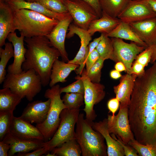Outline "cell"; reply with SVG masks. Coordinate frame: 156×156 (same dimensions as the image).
Masks as SVG:
<instances>
[{
	"label": "cell",
	"instance_id": "38",
	"mask_svg": "<svg viewBox=\"0 0 156 156\" xmlns=\"http://www.w3.org/2000/svg\"><path fill=\"white\" fill-rule=\"evenodd\" d=\"M153 46L148 47L136 57L135 61L144 67L150 62L153 51Z\"/></svg>",
	"mask_w": 156,
	"mask_h": 156
},
{
	"label": "cell",
	"instance_id": "4",
	"mask_svg": "<svg viewBox=\"0 0 156 156\" xmlns=\"http://www.w3.org/2000/svg\"><path fill=\"white\" fill-rule=\"evenodd\" d=\"M93 121L79 114L76 124V139L81 148L83 156H106L107 146L104 138L92 127Z\"/></svg>",
	"mask_w": 156,
	"mask_h": 156
},
{
	"label": "cell",
	"instance_id": "25",
	"mask_svg": "<svg viewBox=\"0 0 156 156\" xmlns=\"http://www.w3.org/2000/svg\"><path fill=\"white\" fill-rule=\"evenodd\" d=\"M101 16L90 23L87 31L92 36L96 32L108 34L118 25L121 21L102 12Z\"/></svg>",
	"mask_w": 156,
	"mask_h": 156
},
{
	"label": "cell",
	"instance_id": "32",
	"mask_svg": "<svg viewBox=\"0 0 156 156\" xmlns=\"http://www.w3.org/2000/svg\"><path fill=\"white\" fill-rule=\"evenodd\" d=\"M12 111L0 110V140H3L5 136L10 133L13 117Z\"/></svg>",
	"mask_w": 156,
	"mask_h": 156
},
{
	"label": "cell",
	"instance_id": "18",
	"mask_svg": "<svg viewBox=\"0 0 156 156\" xmlns=\"http://www.w3.org/2000/svg\"><path fill=\"white\" fill-rule=\"evenodd\" d=\"M3 141L10 146L9 156H14L16 153H28L43 147L46 144V142L43 141L19 138L10 132L5 136Z\"/></svg>",
	"mask_w": 156,
	"mask_h": 156
},
{
	"label": "cell",
	"instance_id": "10",
	"mask_svg": "<svg viewBox=\"0 0 156 156\" xmlns=\"http://www.w3.org/2000/svg\"><path fill=\"white\" fill-rule=\"evenodd\" d=\"M111 38L114 47V61L122 62L126 67L127 73L130 74L134 60L146 48L133 41L128 43L120 38Z\"/></svg>",
	"mask_w": 156,
	"mask_h": 156
},
{
	"label": "cell",
	"instance_id": "36",
	"mask_svg": "<svg viewBox=\"0 0 156 156\" xmlns=\"http://www.w3.org/2000/svg\"><path fill=\"white\" fill-rule=\"evenodd\" d=\"M104 61L100 57L88 71L86 72L88 77L91 81L100 83L101 80V69L103 67Z\"/></svg>",
	"mask_w": 156,
	"mask_h": 156
},
{
	"label": "cell",
	"instance_id": "5",
	"mask_svg": "<svg viewBox=\"0 0 156 156\" xmlns=\"http://www.w3.org/2000/svg\"><path fill=\"white\" fill-rule=\"evenodd\" d=\"M42 86L40 77L33 69L23 70L18 74L8 73L3 82V88H8L23 99L29 101L41 91Z\"/></svg>",
	"mask_w": 156,
	"mask_h": 156
},
{
	"label": "cell",
	"instance_id": "6",
	"mask_svg": "<svg viewBox=\"0 0 156 156\" xmlns=\"http://www.w3.org/2000/svg\"><path fill=\"white\" fill-rule=\"evenodd\" d=\"M60 86L58 84L47 89L44 97L51 99V104L47 118L42 123L36 127L43 135L45 142L48 141L57 131L60 122V114L67 108L61 98Z\"/></svg>",
	"mask_w": 156,
	"mask_h": 156
},
{
	"label": "cell",
	"instance_id": "3",
	"mask_svg": "<svg viewBox=\"0 0 156 156\" xmlns=\"http://www.w3.org/2000/svg\"><path fill=\"white\" fill-rule=\"evenodd\" d=\"M13 10L14 29L18 30L25 38L47 36L59 21L27 9Z\"/></svg>",
	"mask_w": 156,
	"mask_h": 156
},
{
	"label": "cell",
	"instance_id": "28",
	"mask_svg": "<svg viewBox=\"0 0 156 156\" xmlns=\"http://www.w3.org/2000/svg\"><path fill=\"white\" fill-rule=\"evenodd\" d=\"M22 98L8 88L0 90V110L13 112Z\"/></svg>",
	"mask_w": 156,
	"mask_h": 156
},
{
	"label": "cell",
	"instance_id": "50",
	"mask_svg": "<svg viewBox=\"0 0 156 156\" xmlns=\"http://www.w3.org/2000/svg\"><path fill=\"white\" fill-rule=\"evenodd\" d=\"M156 61V44L153 46V51L150 63L153 64Z\"/></svg>",
	"mask_w": 156,
	"mask_h": 156
},
{
	"label": "cell",
	"instance_id": "15",
	"mask_svg": "<svg viewBox=\"0 0 156 156\" xmlns=\"http://www.w3.org/2000/svg\"><path fill=\"white\" fill-rule=\"evenodd\" d=\"M20 37L17 36L15 32L10 33L7 39L13 44L14 50V60L13 62L9 65L7 71L8 73L18 74L23 71L22 65L25 60V55L27 49L24 46L25 37L20 33Z\"/></svg>",
	"mask_w": 156,
	"mask_h": 156
},
{
	"label": "cell",
	"instance_id": "20",
	"mask_svg": "<svg viewBox=\"0 0 156 156\" xmlns=\"http://www.w3.org/2000/svg\"><path fill=\"white\" fill-rule=\"evenodd\" d=\"M12 9L6 0H0V47L6 44L8 35L15 32Z\"/></svg>",
	"mask_w": 156,
	"mask_h": 156
},
{
	"label": "cell",
	"instance_id": "13",
	"mask_svg": "<svg viewBox=\"0 0 156 156\" xmlns=\"http://www.w3.org/2000/svg\"><path fill=\"white\" fill-rule=\"evenodd\" d=\"M67 34L66 38H70L75 34L77 35L80 40L81 46L79 49L75 57L68 62L79 65V67L75 70L77 74L81 73L85 65V60L88 46L92 40V36L87 30L80 28L74 24H70Z\"/></svg>",
	"mask_w": 156,
	"mask_h": 156
},
{
	"label": "cell",
	"instance_id": "2",
	"mask_svg": "<svg viewBox=\"0 0 156 156\" xmlns=\"http://www.w3.org/2000/svg\"><path fill=\"white\" fill-rule=\"evenodd\" d=\"M24 41L27 49L22 68L34 70L40 76L42 86L45 87L49 84L52 66L61 56L60 52L51 45L46 36L25 38Z\"/></svg>",
	"mask_w": 156,
	"mask_h": 156
},
{
	"label": "cell",
	"instance_id": "30",
	"mask_svg": "<svg viewBox=\"0 0 156 156\" xmlns=\"http://www.w3.org/2000/svg\"><path fill=\"white\" fill-rule=\"evenodd\" d=\"M4 49L0 47V84L4 81L6 75L5 69L9 60L14 56V47L12 43L7 42Z\"/></svg>",
	"mask_w": 156,
	"mask_h": 156
},
{
	"label": "cell",
	"instance_id": "51",
	"mask_svg": "<svg viewBox=\"0 0 156 156\" xmlns=\"http://www.w3.org/2000/svg\"><path fill=\"white\" fill-rule=\"evenodd\" d=\"M46 156H56L55 154L52 153H50L49 152L47 153L46 155Z\"/></svg>",
	"mask_w": 156,
	"mask_h": 156
},
{
	"label": "cell",
	"instance_id": "7",
	"mask_svg": "<svg viewBox=\"0 0 156 156\" xmlns=\"http://www.w3.org/2000/svg\"><path fill=\"white\" fill-rule=\"evenodd\" d=\"M80 109L66 108L60 116V122L53 137L46 142L49 152L69 140L76 139L75 127L79 114Z\"/></svg>",
	"mask_w": 156,
	"mask_h": 156
},
{
	"label": "cell",
	"instance_id": "37",
	"mask_svg": "<svg viewBox=\"0 0 156 156\" xmlns=\"http://www.w3.org/2000/svg\"><path fill=\"white\" fill-rule=\"evenodd\" d=\"M77 80L72 83L63 87H60V92L62 93H78L84 94V87L83 82L79 75L75 77Z\"/></svg>",
	"mask_w": 156,
	"mask_h": 156
},
{
	"label": "cell",
	"instance_id": "34",
	"mask_svg": "<svg viewBox=\"0 0 156 156\" xmlns=\"http://www.w3.org/2000/svg\"><path fill=\"white\" fill-rule=\"evenodd\" d=\"M128 144L134 149L141 156H156V147L140 143L135 138L131 140Z\"/></svg>",
	"mask_w": 156,
	"mask_h": 156
},
{
	"label": "cell",
	"instance_id": "12",
	"mask_svg": "<svg viewBox=\"0 0 156 156\" xmlns=\"http://www.w3.org/2000/svg\"><path fill=\"white\" fill-rule=\"evenodd\" d=\"M156 16L144 0H131L118 18L121 21L130 23Z\"/></svg>",
	"mask_w": 156,
	"mask_h": 156
},
{
	"label": "cell",
	"instance_id": "31",
	"mask_svg": "<svg viewBox=\"0 0 156 156\" xmlns=\"http://www.w3.org/2000/svg\"><path fill=\"white\" fill-rule=\"evenodd\" d=\"M103 34V37L96 49L100 58L104 60L109 59L114 61V47L111 39L107 34Z\"/></svg>",
	"mask_w": 156,
	"mask_h": 156
},
{
	"label": "cell",
	"instance_id": "8",
	"mask_svg": "<svg viewBox=\"0 0 156 156\" xmlns=\"http://www.w3.org/2000/svg\"><path fill=\"white\" fill-rule=\"evenodd\" d=\"M80 75L84 87L85 106L83 110L86 113V119L93 121L97 116L94 109V106L104 98L105 95V87L100 83L91 81L87 76L86 69L83 68Z\"/></svg>",
	"mask_w": 156,
	"mask_h": 156
},
{
	"label": "cell",
	"instance_id": "16",
	"mask_svg": "<svg viewBox=\"0 0 156 156\" xmlns=\"http://www.w3.org/2000/svg\"><path fill=\"white\" fill-rule=\"evenodd\" d=\"M10 132L22 139L44 141V137L38 129L20 116L13 117Z\"/></svg>",
	"mask_w": 156,
	"mask_h": 156
},
{
	"label": "cell",
	"instance_id": "44",
	"mask_svg": "<svg viewBox=\"0 0 156 156\" xmlns=\"http://www.w3.org/2000/svg\"><path fill=\"white\" fill-rule=\"evenodd\" d=\"M145 71L144 67L135 60L132 64L130 74H134L138 76L143 73Z\"/></svg>",
	"mask_w": 156,
	"mask_h": 156
},
{
	"label": "cell",
	"instance_id": "45",
	"mask_svg": "<svg viewBox=\"0 0 156 156\" xmlns=\"http://www.w3.org/2000/svg\"><path fill=\"white\" fill-rule=\"evenodd\" d=\"M88 3L94 9L99 17L102 15V11L100 7L99 0H83Z\"/></svg>",
	"mask_w": 156,
	"mask_h": 156
},
{
	"label": "cell",
	"instance_id": "39",
	"mask_svg": "<svg viewBox=\"0 0 156 156\" xmlns=\"http://www.w3.org/2000/svg\"><path fill=\"white\" fill-rule=\"evenodd\" d=\"M111 135L113 138L118 141L121 144L125 155L126 156H138V155L135 150L128 145V144H126L124 142L119 136H116L118 138H117L115 135L113 134H111Z\"/></svg>",
	"mask_w": 156,
	"mask_h": 156
},
{
	"label": "cell",
	"instance_id": "11",
	"mask_svg": "<svg viewBox=\"0 0 156 156\" xmlns=\"http://www.w3.org/2000/svg\"><path fill=\"white\" fill-rule=\"evenodd\" d=\"M107 125L110 134L119 136L124 142L128 144L135 138L131 130L128 117V106L120 105L116 115L108 114Z\"/></svg>",
	"mask_w": 156,
	"mask_h": 156
},
{
	"label": "cell",
	"instance_id": "35",
	"mask_svg": "<svg viewBox=\"0 0 156 156\" xmlns=\"http://www.w3.org/2000/svg\"><path fill=\"white\" fill-rule=\"evenodd\" d=\"M36 1L53 12L59 14L69 13L62 0H36Z\"/></svg>",
	"mask_w": 156,
	"mask_h": 156
},
{
	"label": "cell",
	"instance_id": "9",
	"mask_svg": "<svg viewBox=\"0 0 156 156\" xmlns=\"http://www.w3.org/2000/svg\"><path fill=\"white\" fill-rule=\"evenodd\" d=\"M72 17L74 24L87 30L91 22L99 18L94 9L83 0H62Z\"/></svg>",
	"mask_w": 156,
	"mask_h": 156
},
{
	"label": "cell",
	"instance_id": "47",
	"mask_svg": "<svg viewBox=\"0 0 156 156\" xmlns=\"http://www.w3.org/2000/svg\"><path fill=\"white\" fill-rule=\"evenodd\" d=\"M114 68L116 70L120 72L124 71L126 72V68L124 64L121 62H118L116 63Z\"/></svg>",
	"mask_w": 156,
	"mask_h": 156
},
{
	"label": "cell",
	"instance_id": "1",
	"mask_svg": "<svg viewBox=\"0 0 156 156\" xmlns=\"http://www.w3.org/2000/svg\"><path fill=\"white\" fill-rule=\"evenodd\" d=\"M128 117L135 139L156 147V61L135 79Z\"/></svg>",
	"mask_w": 156,
	"mask_h": 156
},
{
	"label": "cell",
	"instance_id": "41",
	"mask_svg": "<svg viewBox=\"0 0 156 156\" xmlns=\"http://www.w3.org/2000/svg\"><path fill=\"white\" fill-rule=\"evenodd\" d=\"M49 152L46 144L45 146L38 148L31 153H18V156H40Z\"/></svg>",
	"mask_w": 156,
	"mask_h": 156
},
{
	"label": "cell",
	"instance_id": "49",
	"mask_svg": "<svg viewBox=\"0 0 156 156\" xmlns=\"http://www.w3.org/2000/svg\"><path fill=\"white\" fill-rule=\"evenodd\" d=\"M151 9L156 13V0H144Z\"/></svg>",
	"mask_w": 156,
	"mask_h": 156
},
{
	"label": "cell",
	"instance_id": "24",
	"mask_svg": "<svg viewBox=\"0 0 156 156\" xmlns=\"http://www.w3.org/2000/svg\"><path fill=\"white\" fill-rule=\"evenodd\" d=\"M79 66L78 65L56 60L52 66L49 86L51 87L58 82H66V78L71 72Z\"/></svg>",
	"mask_w": 156,
	"mask_h": 156
},
{
	"label": "cell",
	"instance_id": "48",
	"mask_svg": "<svg viewBox=\"0 0 156 156\" xmlns=\"http://www.w3.org/2000/svg\"><path fill=\"white\" fill-rule=\"evenodd\" d=\"M110 76L112 78L115 79H118L122 76L120 72L116 69L112 70L110 71Z\"/></svg>",
	"mask_w": 156,
	"mask_h": 156
},
{
	"label": "cell",
	"instance_id": "27",
	"mask_svg": "<svg viewBox=\"0 0 156 156\" xmlns=\"http://www.w3.org/2000/svg\"><path fill=\"white\" fill-rule=\"evenodd\" d=\"M131 0H99L102 12L113 17L118 18Z\"/></svg>",
	"mask_w": 156,
	"mask_h": 156
},
{
	"label": "cell",
	"instance_id": "14",
	"mask_svg": "<svg viewBox=\"0 0 156 156\" xmlns=\"http://www.w3.org/2000/svg\"><path fill=\"white\" fill-rule=\"evenodd\" d=\"M73 19L70 14L58 23L47 36L51 45L57 49L61 54L62 61L68 62V55L65 47L67 32Z\"/></svg>",
	"mask_w": 156,
	"mask_h": 156
},
{
	"label": "cell",
	"instance_id": "33",
	"mask_svg": "<svg viewBox=\"0 0 156 156\" xmlns=\"http://www.w3.org/2000/svg\"><path fill=\"white\" fill-rule=\"evenodd\" d=\"M62 100L67 108L79 109L83 105L84 95L78 93H66Z\"/></svg>",
	"mask_w": 156,
	"mask_h": 156
},
{
	"label": "cell",
	"instance_id": "46",
	"mask_svg": "<svg viewBox=\"0 0 156 156\" xmlns=\"http://www.w3.org/2000/svg\"><path fill=\"white\" fill-rule=\"evenodd\" d=\"M10 146L8 144L1 141H0V156H8Z\"/></svg>",
	"mask_w": 156,
	"mask_h": 156
},
{
	"label": "cell",
	"instance_id": "43",
	"mask_svg": "<svg viewBox=\"0 0 156 156\" xmlns=\"http://www.w3.org/2000/svg\"><path fill=\"white\" fill-rule=\"evenodd\" d=\"M103 36V34L101 33V36L94 39L93 41L89 43L87 49V50L85 60V61L89 54L96 48L100 41L102 39Z\"/></svg>",
	"mask_w": 156,
	"mask_h": 156
},
{
	"label": "cell",
	"instance_id": "23",
	"mask_svg": "<svg viewBox=\"0 0 156 156\" xmlns=\"http://www.w3.org/2000/svg\"><path fill=\"white\" fill-rule=\"evenodd\" d=\"M92 127L99 132L105 140L108 156H123L124 151L121 144L111 136L108 130L107 118L98 122H93Z\"/></svg>",
	"mask_w": 156,
	"mask_h": 156
},
{
	"label": "cell",
	"instance_id": "42",
	"mask_svg": "<svg viewBox=\"0 0 156 156\" xmlns=\"http://www.w3.org/2000/svg\"><path fill=\"white\" fill-rule=\"evenodd\" d=\"M120 102L116 97L110 99L107 103V106L109 112L112 113V115H115V114L118 109Z\"/></svg>",
	"mask_w": 156,
	"mask_h": 156
},
{
	"label": "cell",
	"instance_id": "21",
	"mask_svg": "<svg viewBox=\"0 0 156 156\" xmlns=\"http://www.w3.org/2000/svg\"><path fill=\"white\" fill-rule=\"evenodd\" d=\"M6 1L13 10L27 9L59 21L70 14L69 12L66 14H59L53 12L36 1L30 2L25 0H8Z\"/></svg>",
	"mask_w": 156,
	"mask_h": 156
},
{
	"label": "cell",
	"instance_id": "19",
	"mask_svg": "<svg viewBox=\"0 0 156 156\" xmlns=\"http://www.w3.org/2000/svg\"><path fill=\"white\" fill-rule=\"evenodd\" d=\"M129 24L131 29L148 47L156 44V16Z\"/></svg>",
	"mask_w": 156,
	"mask_h": 156
},
{
	"label": "cell",
	"instance_id": "29",
	"mask_svg": "<svg viewBox=\"0 0 156 156\" xmlns=\"http://www.w3.org/2000/svg\"><path fill=\"white\" fill-rule=\"evenodd\" d=\"M51 152L56 156H80L82 154L80 146L76 139L64 143L53 149Z\"/></svg>",
	"mask_w": 156,
	"mask_h": 156
},
{
	"label": "cell",
	"instance_id": "52",
	"mask_svg": "<svg viewBox=\"0 0 156 156\" xmlns=\"http://www.w3.org/2000/svg\"><path fill=\"white\" fill-rule=\"evenodd\" d=\"M7 1L8 0H6ZM26 1H30V2H34V1H36V0H25Z\"/></svg>",
	"mask_w": 156,
	"mask_h": 156
},
{
	"label": "cell",
	"instance_id": "40",
	"mask_svg": "<svg viewBox=\"0 0 156 156\" xmlns=\"http://www.w3.org/2000/svg\"><path fill=\"white\" fill-rule=\"evenodd\" d=\"M99 58V54L95 49L89 54L85 61V65L87 72L88 71Z\"/></svg>",
	"mask_w": 156,
	"mask_h": 156
},
{
	"label": "cell",
	"instance_id": "22",
	"mask_svg": "<svg viewBox=\"0 0 156 156\" xmlns=\"http://www.w3.org/2000/svg\"><path fill=\"white\" fill-rule=\"evenodd\" d=\"M137 76L134 74L127 73L122 75L119 83L114 87V91L116 97L119 100L120 105L129 106L131 101L135 79Z\"/></svg>",
	"mask_w": 156,
	"mask_h": 156
},
{
	"label": "cell",
	"instance_id": "17",
	"mask_svg": "<svg viewBox=\"0 0 156 156\" xmlns=\"http://www.w3.org/2000/svg\"><path fill=\"white\" fill-rule=\"evenodd\" d=\"M51 99L37 100L29 103L20 117L31 123L41 124L46 119L50 107Z\"/></svg>",
	"mask_w": 156,
	"mask_h": 156
},
{
	"label": "cell",
	"instance_id": "26",
	"mask_svg": "<svg viewBox=\"0 0 156 156\" xmlns=\"http://www.w3.org/2000/svg\"><path fill=\"white\" fill-rule=\"evenodd\" d=\"M107 35L110 38H119L133 42L145 48L148 47L131 29L129 23L121 21L116 27Z\"/></svg>",
	"mask_w": 156,
	"mask_h": 156
}]
</instances>
